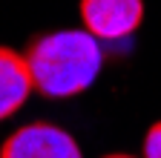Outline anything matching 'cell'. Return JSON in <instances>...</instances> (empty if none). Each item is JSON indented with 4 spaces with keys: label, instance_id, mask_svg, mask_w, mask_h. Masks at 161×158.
I'll use <instances>...</instances> for the list:
<instances>
[{
    "label": "cell",
    "instance_id": "4",
    "mask_svg": "<svg viewBox=\"0 0 161 158\" xmlns=\"http://www.w3.org/2000/svg\"><path fill=\"white\" fill-rule=\"evenodd\" d=\"M35 92V81L23 52L0 46V121L12 118Z\"/></svg>",
    "mask_w": 161,
    "mask_h": 158
},
{
    "label": "cell",
    "instance_id": "3",
    "mask_svg": "<svg viewBox=\"0 0 161 158\" xmlns=\"http://www.w3.org/2000/svg\"><path fill=\"white\" fill-rule=\"evenodd\" d=\"M80 23L98 41H124L144 20V0H80Z\"/></svg>",
    "mask_w": 161,
    "mask_h": 158
},
{
    "label": "cell",
    "instance_id": "6",
    "mask_svg": "<svg viewBox=\"0 0 161 158\" xmlns=\"http://www.w3.org/2000/svg\"><path fill=\"white\" fill-rule=\"evenodd\" d=\"M104 158H135V155H130V152H112V155H104Z\"/></svg>",
    "mask_w": 161,
    "mask_h": 158
},
{
    "label": "cell",
    "instance_id": "2",
    "mask_svg": "<svg viewBox=\"0 0 161 158\" xmlns=\"http://www.w3.org/2000/svg\"><path fill=\"white\" fill-rule=\"evenodd\" d=\"M0 158H84L78 141L49 121H35L14 129L3 147Z\"/></svg>",
    "mask_w": 161,
    "mask_h": 158
},
{
    "label": "cell",
    "instance_id": "1",
    "mask_svg": "<svg viewBox=\"0 0 161 158\" xmlns=\"http://www.w3.org/2000/svg\"><path fill=\"white\" fill-rule=\"evenodd\" d=\"M35 81V92L43 98H75L86 92L104 66V49L86 29L40 32L23 49Z\"/></svg>",
    "mask_w": 161,
    "mask_h": 158
},
{
    "label": "cell",
    "instance_id": "5",
    "mask_svg": "<svg viewBox=\"0 0 161 158\" xmlns=\"http://www.w3.org/2000/svg\"><path fill=\"white\" fill-rule=\"evenodd\" d=\"M144 158H161V121H155L144 135Z\"/></svg>",
    "mask_w": 161,
    "mask_h": 158
}]
</instances>
